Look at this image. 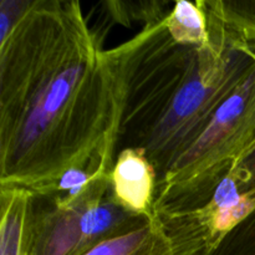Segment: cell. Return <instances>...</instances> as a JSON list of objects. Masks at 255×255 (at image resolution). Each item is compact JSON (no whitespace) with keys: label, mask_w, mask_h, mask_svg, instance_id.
Wrapping results in <instances>:
<instances>
[{"label":"cell","mask_w":255,"mask_h":255,"mask_svg":"<svg viewBox=\"0 0 255 255\" xmlns=\"http://www.w3.org/2000/svg\"><path fill=\"white\" fill-rule=\"evenodd\" d=\"M176 221L154 212L138 228L101 242L85 255H166L176 242Z\"/></svg>","instance_id":"52a82bcc"},{"label":"cell","mask_w":255,"mask_h":255,"mask_svg":"<svg viewBox=\"0 0 255 255\" xmlns=\"http://www.w3.org/2000/svg\"><path fill=\"white\" fill-rule=\"evenodd\" d=\"M166 25L172 39L179 45L201 47L209 40L204 0L176 1L167 15Z\"/></svg>","instance_id":"9c48e42d"},{"label":"cell","mask_w":255,"mask_h":255,"mask_svg":"<svg viewBox=\"0 0 255 255\" xmlns=\"http://www.w3.org/2000/svg\"><path fill=\"white\" fill-rule=\"evenodd\" d=\"M203 255H255V209Z\"/></svg>","instance_id":"7c38bea8"},{"label":"cell","mask_w":255,"mask_h":255,"mask_svg":"<svg viewBox=\"0 0 255 255\" xmlns=\"http://www.w3.org/2000/svg\"><path fill=\"white\" fill-rule=\"evenodd\" d=\"M146 222L114 198L111 178L102 174L72 203L34 196L26 255H85L101 242Z\"/></svg>","instance_id":"5b68a950"},{"label":"cell","mask_w":255,"mask_h":255,"mask_svg":"<svg viewBox=\"0 0 255 255\" xmlns=\"http://www.w3.org/2000/svg\"><path fill=\"white\" fill-rule=\"evenodd\" d=\"M110 178L112 196L125 209L146 219L154 216L153 203L158 176L143 148L121 149Z\"/></svg>","instance_id":"8992f818"},{"label":"cell","mask_w":255,"mask_h":255,"mask_svg":"<svg viewBox=\"0 0 255 255\" xmlns=\"http://www.w3.org/2000/svg\"><path fill=\"white\" fill-rule=\"evenodd\" d=\"M34 194L16 187H0V255H26Z\"/></svg>","instance_id":"ba28073f"},{"label":"cell","mask_w":255,"mask_h":255,"mask_svg":"<svg viewBox=\"0 0 255 255\" xmlns=\"http://www.w3.org/2000/svg\"><path fill=\"white\" fill-rule=\"evenodd\" d=\"M31 0H1L0 1V40L4 39L29 7Z\"/></svg>","instance_id":"5bb4252c"},{"label":"cell","mask_w":255,"mask_h":255,"mask_svg":"<svg viewBox=\"0 0 255 255\" xmlns=\"http://www.w3.org/2000/svg\"><path fill=\"white\" fill-rule=\"evenodd\" d=\"M207 17L208 42L197 49L186 81L142 147L158 179L204 133L255 66V45L237 41L211 14Z\"/></svg>","instance_id":"7a4b0ae2"},{"label":"cell","mask_w":255,"mask_h":255,"mask_svg":"<svg viewBox=\"0 0 255 255\" xmlns=\"http://www.w3.org/2000/svg\"><path fill=\"white\" fill-rule=\"evenodd\" d=\"M204 6L233 39L255 45V1L204 0Z\"/></svg>","instance_id":"30bf717a"},{"label":"cell","mask_w":255,"mask_h":255,"mask_svg":"<svg viewBox=\"0 0 255 255\" xmlns=\"http://www.w3.org/2000/svg\"><path fill=\"white\" fill-rule=\"evenodd\" d=\"M116 47L125 76L120 152L143 147L186 81L198 47L177 44L169 35L166 19L144 26L139 34Z\"/></svg>","instance_id":"277c9868"},{"label":"cell","mask_w":255,"mask_h":255,"mask_svg":"<svg viewBox=\"0 0 255 255\" xmlns=\"http://www.w3.org/2000/svg\"><path fill=\"white\" fill-rule=\"evenodd\" d=\"M229 174L236 178L242 192L255 193V149Z\"/></svg>","instance_id":"9a60e30c"},{"label":"cell","mask_w":255,"mask_h":255,"mask_svg":"<svg viewBox=\"0 0 255 255\" xmlns=\"http://www.w3.org/2000/svg\"><path fill=\"white\" fill-rule=\"evenodd\" d=\"M255 149V66L214 115L204 133L157 182L153 212L202 208L222 179Z\"/></svg>","instance_id":"3957f363"},{"label":"cell","mask_w":255,"mask_h":255,"mask_svg":"<svg viewBox=\"0 0 255 255\" xmlns=\"http://www.w3.org/2000/svg\"><path fill=\"white\" fill-rule=\"evenodd\" d=\"M125 77L81 4L31 0L0 40V187L49 196L74 168L111 174Z\"/></svg>","instance_id":"6da1fadb"},{"label":"cell","mask_w":255,"mask_h":255,"mask_svg":"<svg viewBox=\"0 0 255 255\" xmlns=\"http://www.w3.org/2000/svg\"><path fill=\"white\" fill-rule=\"evenodd\" d=\"M104 5L114 21L128 25L132 20H136L143 22V27L163 21L171 11L164 10L168 5L164 1H106Z\"/></svg>","instance_id":"8fae6325"},{"label":"cell","mask_w":255,"mask_h":255,"mask_svg":"<svg viewBox=\"0 0 255 255\" xmlns=\"http://www.w3.org/2000/svg\"><path fill=\"white\" fill-rule=\"evenodd\" d=\"M176 242L166 255H203L208 247V233L201 221L192 216L174 217Z\"/></svg>","instance_id":"4fadbf2b"}]
</instances>
